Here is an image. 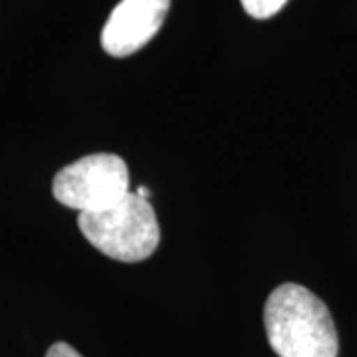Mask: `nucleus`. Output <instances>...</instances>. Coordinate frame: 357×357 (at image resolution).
I'll list each match as a JSON object with an SVG mask.
<instances>
[{
  "instance_id": "nucleus-1",
  "label": "nucleus",
  "mask_w": 357,
  "mask_h": 357,
  "mask_svg": "<svg viewBox=\"0 0 357 357\" xmlns=\"http://www.w3.org/2000/svg\"><path fill=\"white\" fill-rule=\"evenodd\" d=\"M264 328L280 357H337L340 351L330 310L300 284H282L268 296Z\"/></svg>"
},
{
  "instance_id": "nucleus-2",
  "label": "nucleus",
  "mask_w": 357,
  "mask_h": 357,
  "mask_svg": "<svg viewBox=\"0 0 357 357\" xmlns=\"http://www.w3.org/2000/svg\"><path fill=\"white\" fill-rule=\"evenodd\" d=\"M77 227L93 248L119 262H141L149 258L161 241L153 206L135 192H129L109 208L82 213Z\"/></svg>"
},
{
  "instance_id": "nucleus-3",
  "label": "nucleus",
  "mask_w": 357,
  "mask_h": 357,
  "mask_svg": "<svg viewBox=\"0 0 357 357\" xmlns=\"http://www.w3.org/2000/svg\"><path fill=\"white\" fill-rule=\"evenodd\" d=\"M58 203L82 213L109 208L129 195L126 161L114 153H93L58 171L52 183Z\"/></svg>"
},
{
  "instance_id": "nucleus-4",
  "label": "nucleus",
  "mask_w": 357,
  "mask_h": 357,
  "mask_svg": "<svg viewBox=\"0 0 357 357\" xmlns=\"http://www.w3.org/2000/svg\"><path fill=\"white\" fill-rule=\"evenodd\" d=\"M171 0H121L103 26V50L126 58L141 50L165 22Z\"/></svg>"
},
{
  "instance_id": "nucleus-5",
  "label": "nucleus",
  "mask_w": 357,
  "mask_h": 357,
  "mask_svg": "<svg viewBox=\"0 0 357 357\" xmlns=\"http://www.w3.org/2000/svg\"><path fill=\"white\" fill-rule=\"evenodd\" d=\"M241 2H243L244 10L252 18L264 20V18H270L276 13H280L288 0H241Z\"/></svg>"
},
{
  "instance_id": "nucleus-6",
  "label": "nucleus",
  "mask_w": 357,
  "mask_h": 357,
  "mask_svg": "<svg viewBox=\"0 0 357 357\" xmlns=\"http://www.w3.org/2000/svg\"><path fill=\"white\" fill-rule=\"evenodd\" d=\"M46 357H82V356L77 354L72 345L64 344V342H58V344H54L50 349H48Z\"/></svg>"
},
{
  "instance_id": "nucleus-7",
  "label": "nucleus",
  "mask_w": 357,
  "mask_h": 357,
  "mask_svg": "<svg viewBox=\"0 0 357 357\" xmlns=\"http://www.w3.org/2000/svg\"><path fill=\"white\" fill-rule=\"evenodd\" d=\"M135 195H137L139 199H143V201H149V189H147V187H139Z\"/></svg>"
}]
</instances>
